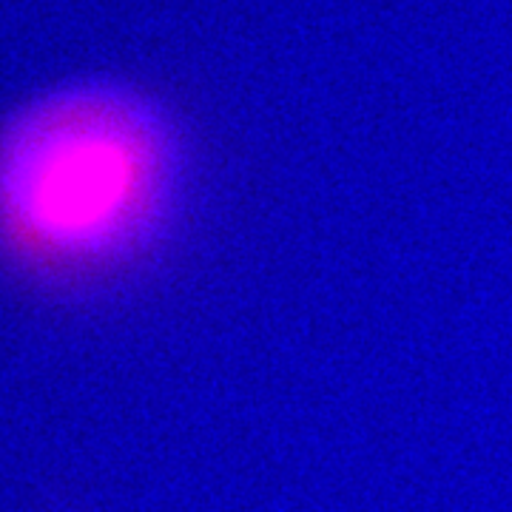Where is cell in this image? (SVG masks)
<instances>
[{
	"instance_id": "cell-1",
	"label": "cell",
	"mask_w": 512,
	"mask_h": 512,
	"mask_svg": "<svg viewBox=\"0 0 512 512\" xmlns=\"http://www.w3.org/2000/svg\"><path fill=\"white\" fill-rule=\"evenodd\" d=\"M180 191L177 131L126 86L57 89L0 131V248L35 274L80 279L146 254Z\"/></svg>"
}]
</instances>
